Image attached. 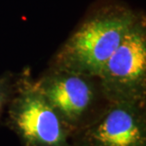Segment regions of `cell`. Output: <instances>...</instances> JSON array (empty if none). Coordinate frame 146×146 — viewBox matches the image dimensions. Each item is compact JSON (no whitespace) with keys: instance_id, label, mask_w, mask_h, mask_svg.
<instances>
[{"instance_id":"1","label":"cell","mask_w":146,"mask_h":146,"mask_svg":"<svg viewBox=\"0 0 146 146\" xmlns=\"http://www.w3.org/2000/svg\"><path fill=\"white\" fill-rule=\"evenodd\" d=\"M136 21L135 14L122 8H110L95 14L61 48L52 68L98 78Z\"/></svg>"},{"instance_id":"2","label":"cell","mask_w":146,"mask_h":146,"mask_svg":"<svg viewBox=\"0 0 146 146\" xmlns=\"http://www.w3.org/2000/svg\"><path fill=\"white\" fill-rule=\"evenodd\" d=\"M6 125L23 146H71L70 134L29 73L17 78Z\"/></svg>"},{"instance_id":"3","label":"cell","mask_w":146,"mask_h":146,"mask_svg":"<svg viewBox=\"0 0 146 146\" xmlns=\"http://www.w3.org/2000/svg\"><path fill=\"white\" fill-rule=\"evenodd\" d=\"M102 95L107 103L145 104L146 31L137 21L108 58L98 77Z\"/></svg>"},{"instance_id":"4","label":"cell","mask_w":146,"mask_h":146,"mask_svg":"<svg viewBox=\"0 0 146 146\" xmlns=\"http://www.w3.org/2000/svg\"><path fill=\"white\" fill-rule=\"evenodd\" d=\"M94 79L97 78L51 68L35 82L70 137L101 112L95 110L102 92L99 82L96 84Z\"/></svg>"},{"instance_id":"5","label":"cell","mask_w":146,"mask_h":146,"mask_svg":"<svg viewBox=\"0 0 146 146\" xmlns=\"http://www.w3.org/2000/svg\"><path fill=\"white\" fill-rule=\"evenodd\" d=\"M71 146H146L145 104L107 103L70 137Z\"/></svg>"},{"instance_id":"6","label":"cell","mask_w":146,"mask_h":146,"mask_svg":"<svg viewBox=\"0 0 146 146\" xmlns=\"http://www.w3.org/2000/svg\"><path fill=\"white\" fill-rule=\"evenodd\" d=\"M16 82L17 79L9 72L0 76V117L10 103L15 89Z\"/></svg>"}]
</instances>
